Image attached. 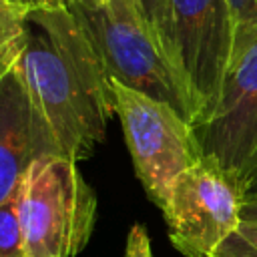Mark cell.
I'll use <instances>...</instances> for the list:
<instances>
[{"label":"cell","instance_id":"obj_12","mask_svg":"<svg viewBox=\"0 0 257 257\" xmlns=\"http://www.w3.org/2000/svg\"><path fill=\"white\" fill-rule=\"evenodd\" d=\"M124 257H153L151 241H149L147 229L143 225H133V229L128 231Z\"/></svg>","mask_w":257,"mask_h":257},{"label":"cell","instance_id":"obj_9","mask_svg":"<svg viewBox=\"0 0 257 257\" xmlns=\"http://www.w3.org/2000/svg\"><path fill=\"white\" fill-rule=\"evenodd\" d=\"M26 10L0 0V76H4L18 60L26 38Z\"/></svg>","mask_w":257,"mask_h":257},{"label":"cell","instance_id":"obj_8","mask_svg":"<svg viewBox=\"0 0 257 257\" xmlns=\"http://www.w3.org/2000/svg\"><path fill=\"white\" fill-rule=\"evenodd\" d=\"M46 153L16 62L0 78V205L16 199L32 161Z\"/></svg>","mask_w":257,"mask_h":257},{"label":"cell","instance_id":"obj_15","mask_svg":"<svg viewBox=\"0 0 257 257\" xmlns=\"http://www.w3.org/2000/svg\"><path fill=\"white\" fill-rule=\"evenodd\" d=\"M10 4L30 12V10H36V8H48V6H60L62 0H8Z\"/></svg>","mask_w":257,"mask_h":257},{"label":"cell","instance_id":"obj_11","mask_svg":"<svg viewBox=\"0 0 257 257\" xmlns=\"http://www.w3.org/2000/svg\"><path fill=\"white\" fill-rule=\"evenodd\" d=\"M213 257H257V225L241 223Z\"/></svg>","mask_w":257,"mask_h":257},{"label":"cell","instance_id":"obj_14","mask_svg":"<svg viewBox=\"0 0 257 257\" xmlns=\"http://www.w3.org/2000/svg\"><path fill=\"white\" fill-rule=\"evenodd\" d=\"M241 219L243 223H249V225H257V187L245 195V201H243V211H241Z\"/></svg>","mask_w":257,"mask_h":257},{"label":"cell","instance_id":"obj_16","mask_svg":"<svg viewBox=\"0 0 257 257\" xmlns=\"http://www.w3.org/2000/svg\"><path fill=\"white\" fill-rule=\"evenodd\" d=\"M139 2H141V8H143V14H145V18H147V12H149V6H151L153 0H139Z\"/></svg>","mask_w":257,"mask_h":257},{"label":"cell","instance_id":"obj_17","mask_svg":"<svg viewBox=\"0 0 257 257\" xmlns=\"http://www.w3.org/2000/svg\"><path fill=\"white\" fill-rule=\"evenodd\" d=\"M137 2H139V0H137ZM139 4H141V2H139Z\"/></svg>","mask_w":257,"mask_h":257},{"label":"cell","instance_id":"obj_5","mask_svg":"<svg viewBox=\"0 0 257 257\" xmlns=\"http://www.w3.org/2000/svg\"><path fill=\"white\" fill-rule=\"evenodd\" d=\"M135 173L147 197L163 211L179 175L203 159L195 126L173 106L110 80Z\"/></svg>","mask_w":257,"mask_h":257},{"label":"cell","instance_id":"obj_13","mask_svg":"<svg viewBox=\"0 0 257 257\" xmlns=\"http://www.w3.org/2000/svg\"><path fill=\"white\" fill-rule=\"evenodd\" d=\"M235 24H257V0H227Z\"/></svg>","mask_w":257,"mask_h":257},{"label":"cell","instance_id":"obj_2","mask_svg":"<svg viewBox=\"0 0 257 257\" xmlns=\"http://www.w3.org/2000/svg\"><path fill=\"white\" fill-rule=\"evenodd\" d=\"M147 22L191 102L195 126L205 122L217 106L235 40L227 0H153Z\"/></svg>","mask_w":257,"mask_h":257},{"label":"cell","instance_id":"obj_1","mask_svg":"<svg viewBox=\"0 0 257 257\" xmlns=\"http://www.w3.org/2000/svg\"><path fill=\"white\" fill-rule=\"evenodd\" d=\"M18 72L50 153L88 159L114 114L110 78L78 20L60 6L26 12Z\"/></svg>","mask_w":257,"mask_h":257},{"label":"cell","instance_id":"obj_4","mask_svg":"<svg viewBox=\"0 0 257 257\" xmlns=\"http://www.w3.org/2000/svg\"><path fill=\"white\" fill-rule=\"evenodd\" d=\"M26 257H74L96 223V195L76 161L46 153L32 161L18 189Z\"/></svg>","mask_w":257,"mask_h":257},{"label":"cell","instance_id":"obj_7","mask_svg":"<svg viewBox=\"0 0 257 257\" xmlns=\"http://www.w3.org/2000/svg\"><path fill=\"white\" fill-rule=\"evenodd\" d=\"M243 201L225 169L203 157L179 175L163 209L173 247L185 257H213L243 223Z\"/></svg>","mask_w":257,"mask_h":257},{"label":"cell","instance_id":"obj_6","mask_svg":"<svg viewBox=\"0 0 257 257\" xmlns=\"http://www.w3.org/2000/svg\"><path fill=\"white\" fill-rule=\"evenodd\" d=\"M195 135L243 195L257 187V24H237L217 106Z\"/></svg>","mask_w":257,"mask_h":257},{"label":"cell","instance_id":"obj_10","mask_svg":"<svg viewBox=\"0 0 257 257\" xmlns=\"http://www.w3.org/2000/svg\"><path fill=\"white\" fill-rule=\"evenodd\" d=\"M0 257H26L16 199L0 205Z\"/></svg>","mask_w":257,"mask_h":257},{"label":"cell","instance_id":"obj_3","mask_svg":"<svg viewBox=\"0 0 257 257\" xmlns=\"http://www.w3.org/2000/svg\"><path fill=\"white\" fill-rule=\"evenodd\" d=\"M62 4L90 38L110 80L167 102L195 126L191 102L137 0H62Z\"/></svg>","mask_w":257,"mask_h":257},{"label":"cell","instance_id":"obj_18","mask_svg":"<svg viewBox=\"0 0 257 257\" xmlns=\"http://www.w3.org/2000/svg\"><path fill=\"white\" fill-rule=\"evenodd\" d=\"M0 78H2V76H0Z\"/></svg>","mask_w":257,"mask_h":257}]
</instances>
